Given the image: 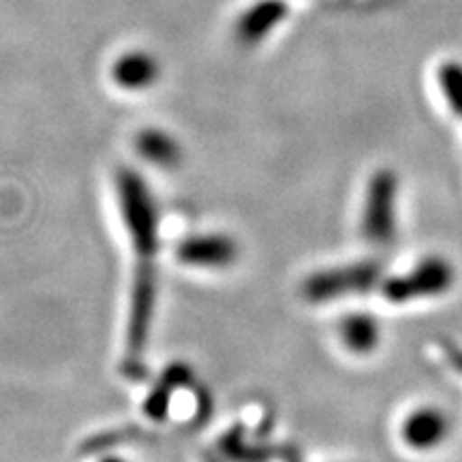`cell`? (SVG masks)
Returning <instances> with one entry per match:
<instances>
[{
	"mask_svg": "<svg viewBox=\"0 0 462 462\" xmlns=\"http://www.w3.org/2000/svg\"><path fill=\"white\" fill-rule=\"evenodd\" d=\"M398 176L390 170H379L366 184L362 208V238L373 246H388L398 229Z\"/></svg>",
	"mask_w": 462,
	"mask_h": 462,
	"instance_id": "obj_1",
	"label": "cell"
},
{
	"mask_svg": "<svg viewBox=\"0 0 462 462\" xmlns=\"http://www.w3.org/2000/svg\"><path fill=\"white\" fill-rule=\"evenodd\" d=\"M456 282V270L449 259L441 255L421 257L413 268L401 276H392L383 282V296L392 304H409L420 300L446 296Z\"/></svg>",
	"mask_w": 462,
	"mask_h": 462,
	"instance_id": "obj_2",
	"label": "cell"
},
{
	"mask_svg": "<svg viewBox=\"0 0 462 462\" xmlns=\"http://www.w3.org/2000/svg\"><path fill=\"white\" fill-rule=\"evenodd\" d=\"M381 265L377 262H354L321 270L304 281L302 296L309 302L321 304L332 300L360 296L377 285Z\"/></svg>",
	"mask_w": 462,
	"mask_h": 462,
	"instance_id": "obj_3",
	"label": "cell"
},
{
	"mask_svg": "<svg viewBox=\"0 0 462 462\" xmlns=\"http://www.w3.org/2000/svg\"><path fill=\"white\" fill-rule=\"evenodd\" d=\"M452 424L448 413L435 404L415 407L404 415L401 424V439L404 446L415 452H432L448 441Z\"/></svg>",
	"mask_w": 462,
	"mask_h": 462,
	"instance_id": "obj_4",
	"label": "cell"
},
{
	"mask_svg": "<svg viewBox=\"0 0 462 462\" xmlns=\"http://www.w3.org/2000/svg\"><path fill=\"white\" fill-rule=\"evenodd\" d=\"M240 248L234 238L223 234H201L184 238L178 246V259L193 268L221 270L238 259Z\"/></svg>",
	"mask_w": 462,
	"mask_h": 462,
	"instance_id": "obj_5",
	"label": "cell"
},
{
	"mask_svg": "<svg viewBox=\"0 0 462 462\" xmlns=\"http://www.w3.org/2000/svg\"><path fill=\"white\" fill-rule=\"evenodd\" d=\"M338 338L349 354L368 356L381 343V323L368 313L346 315L338 323Z\"/></svg>",
	"mask_w": 462,
	"mask_h": 462,
	"instance_id": "obj_6",
	"label": "cell"
},
{
	"mask_svg": "<svg viewBox=\"0 0 462 462\" xmlns=\"http://www.w3.org/2000/svg\"><path fill=\"white\" fill-rule=\"evenodd\" d=\"M137 150H140V154L148 163L159 167L176 165L180 161V146H178V142L159 129L143 131L137 137Z\"/></svg>",
	"mask_w": 462,
	"mask_h": 462,
	"instance_id": "obj_7",
	"label": "cell"
},
{
	"mask_svg": "<svg viewBox=\"0 0 462 462\" xmlns=\"http://www.w3.org/2000/svg\"><path fill=\"white\" fill-rule=\"evenodd\" d=\"M114 78L123 88L140 90L157 79V65L148 56H126L114 69Z\"/></svg>",
	"mask_w": 462,
	"mask_h": 462,
	"instance_id": "obj_8",
	"label": "cell"
},
{
	"mask_svg": "<svg viewBox=\"0 0 462 462\" xmlns=\"http://www.w3.org/2000/svg\"><path fill=\"white\" fill-rule=\"evenodd\" d=\"M437 84L452 114L462 118V65L446 62V65L439 67Z\"/></svg>",
	"mask_w": 462,
	"mask_h": 462,
	"instance_id": "obj_9",
	"label": "cell"
},
{
	"mask_svg": "<svg viewBox=\"0 0 462 462\" xmlns=\"http://www.w3.org/2000/svg\"><path fill=\"white\" fill-rule=\"evenodd\" d=\"M443 354H448V362L452 364L456 371L462 373V349L458 346H452V345H443Z\"/></svg>",
	"mask_w": 462,
	"mask_h": 462,
	"instance_id": "obj_10",
	"label": "cell"
},
{
	"mask_svg": "<svg viewBox=\"0 0 462 462\" xmlns=\"http://www.w3.org/2000/svg\"><path fill=\"white\" fill-rule=\"evenodd\" d=\"M101 462H126L125 458H116V456H112V458H103Z\"/></svg>",
	"mask_w": 462,
	"mask_h": 462,
	"instance_id": "obj_11",
	"label": "cell"
}]
</instances>
